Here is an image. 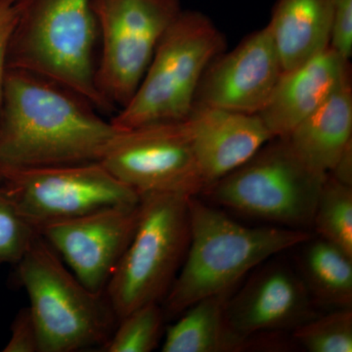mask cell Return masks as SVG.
Returning <instances> with one entry per match:
<instances>
[{
    "mask_svg": "<svg viewBox=\"0 0 352 352\" xmlns=\"http://www.w3.org/2000/svg\"><path fill=\"white\" fill-rule=\"evenodd\" d=\"M83 97L50 78L7 69L0 170L98 162L120 131Z\"/></svg>",
    "mask_w": 352,
    "mask_h": 352,
    "instance_id": "obj_1",
    "label": "cell"
},
{
    "mask_svg": "<svg viewBox=\"0 0 352 352\" xmlns=\"http://www.w3.org/2000/svg\"><path fill=\"white\" fill-rule=\"evenodd\" d=\"M189 214L188 250L166 296L170 315L208 296L228 295L250 271L311 238L302 229L242 226L197 196L190 197Z\"/></svg>",
    "mask_w": 352,
    "mask_h": 352,
    "instance_id": "obj_2",
    "label": "cell"
},
{
    "mask_svg": "<svg viewBox=\"0 0 352 352\" xmlns=\"http://www.w3.org/2000/svg\"><path fill=\"white\" fill-rule=\"evenodd\" d=\"M98 25L90 0H19L7 69L50 78L102 113H111L95 87Z\"/></svg>",
    "mask_w": 352,
    "mask_h": 352,
    "instance_id": "obj_3",
    "label": "cell"
},
{
    "mask_svg": "<svg viewBox=\"0 0 352 352\" xmlns=\"http://www.w3.org/2000/svg\"><path fill=\"white\" fill-rule=\"evenodd\" d=\"M226 47L223 34L210 18L182 10L157 44L135 94L111 122L131 129L186 120L206 69Z\"/></svg>",
    "mask_w": 352,
    "mask_h": 352,
    "instance_id": "obj_4",
    "label": "cell"
},
{
    "mask_svg": "<svg viewBox=\"0 0 352 352\" xmlns=\"http://www.w3.org/2000/svg\"><path fill=\"white\" fill-rule=\"evenodd\" d=\"M17 264L39 352H73L107 342L116 317L108 300L87 289L39 233Z\"/></svg>",
    "mask_w": 352,
    "mask_h": 352,
    "instance_id": "obj_5",
    "label": "cell"
},
{
    "mask_svg": "<svg viewBox=\"0 0 352 352\" xmlns=\"http://www.w3.org/2000/svg\"><path fill=\"white\" fill-rule=\"evenodd\" d=\"M189 199L175 193L141 196L135 231L106 286L120 320L170 291L188 250Z\"/></svg>",
    "mask_w": 352,
    "mask_h": 352,
    "instance_id": "obj_6",
    "label": "cell"
},
{
    "mask_svg": "<svg viewBox=\"0 0 352 352\" xmlns=\"http://www.w3.org/2000/svg\"><path fill=\"white\" fill-rule=\"evenodd\" d=\"M327 175L310 170L286 138H276L201 193L238 214L302 230L312 226Z\"/></svg>",
    "mask_w": 352,
    "mask_h": 352,
    "instance_id": "obj_7",
    "label": "cell"
},
{
    "mask_svg": "<svg viewBox=\"0 0 352 352\" xmlns=\"http://www.w3.org/2000/svg\"><path fill=\"white\" fill-rule=\"evenodd\" d=\"M101 36L95 87L110 112L132 98L157 44L182 9L179 0H90Z\"/></svg>",
    "mask_w": 352,
    "mask_h": 352,
    "instance_id": "obj_8",
    "label": "cell"
},
{
    "mask_svg": "<svg viewBox=\"0 0 352 352\" xmlns=\"http://www.w3.org/2000/svg\"><path fill=\"white\" fill-rule=\"evenodd\" d=\"M0 185L38 232L50 224L141 200L99 162L0 170Z\"/></svg>",
    "mask_w": 352,
    "mask_h": 352,
    "instance_id": "obj_9",
    "label": "cell"
},
{
    "mask_svg": "<svg viewBox=\"0 0 352 352\" xmlns=\"http://www.w3.org/2000/svg\"><path fill=\"white\" fill-rule=\"evenodd\" d=\"M98 162L140 197L205 188L185 120L120 129Z\"/></svg>",
    "mask_w": 352,
    "mask_h": 352,
    "instance_id": "obj_10",
    "label": "cell"
},
{
    "mask_svg": "<svg viewBox=\"0 0 352 352\" xmlns=\"http://www.w3.org/2000/svg\"><path fill=\"white\" fill-rule=\"evenodd\" d=\"M140 201L102 208L44 226L38 233L87 289L103 294L135 231Z\"/></svg>",
    "mask_w": 352,
    "mask_h": 352,
    "instance_id": "obj_11",
    "label": "cell"
},
{
    "mask_svg": "<svg viewBox=\"0 0 352 352\" xmlns=\"http://www.w3.org/2000/svg\"><path fill=\"white\" fill-rule=\"evenodd\" d=\"M282 74L279 53L266 25L208 65L194 107L258 113L270 100Z\"/></svg>",
    "mask_w": 352,
    "mask_h": 352,
    "instance_id": "obj_12",
    "label": "cell"
},
{
    "mask_svg": "<svg viewBox=\"0 0 352 352\" xmlns=\"http://www.w3.org/2000/svg\"><path fill=\"white\" fill-rule=\"evenodd\" d=\"M261 265L226 302L227 324L247 349L252 338L294 330L314 317V300L300 275L280 261Z\"/></svg>",
    "mask_w": 352,
    "mask_h": 352,
    "instance_id": "obj_13",
    "label": "cell"
},
{
    "mask_svg": "<svg viewBox=\"0 0 352 352\" xmlns=\"http://www.w3.org/2000/svg\"><path fill=\"white\" fill-rule=\"evenodd\" d=\"M185 124L205 188L237 170L273 138L258 113L195 106Z\"/></svg>",
    "mask_w": 352,
    "mask_h": 352,
    "instance_id": "obj_14",
    "label": "cell"
},
{
    "mask_svg": "<svg viewBox=\"0 0 352 352\" xmlns=\"http://www.w3.org/2000/svg\"><path fill=\"white\" fill-rule=\"evenodd\" d=\"M349 75V62L328 46L300 66L283 72L258 115L273 138H285L320 107Z\"/></svg>",
    "mask_w": 352,
    "mask_h": 352,
    "instance_id": "obj_15",
    "label": "cell"
},
{
    "mask_svg": "<svg viewBox=\"0 0 352 352\" xmlns=\"http://www.w3.org/2000/svg\"><path fill=\"white\" fill-rule=\"evenodd\" d=\"M285 138L310 170L323 175L332 173L344 152L352 145L351 75Z\"/></svg>",
    "mask_w": 352,
    "mask_h": 352,
    "instance_id": "obj_16",
    "label": "cell"
},
{
    "mask_svg": "<svg viewBox=\"0 0 352 352\" xmlns=\"http://www.w3.org/2000/svg\"><path fill=\"white\" fill-rule=\"evenodd\" d=\"M333 0H278L268 28L283 72L330 46Z\"/></svg>",
    "mask_w": 352,
    "mask_h": 352,
    "instance_id": "obj_17",
    "label": "cell"
},
{
    "mask_svg": "<svg viewBox=\"0 0 352 352\" xmlns=\"http://www.w3.org/2000/svg\"><path fill=\"white\" fill-rule=\"evenodd\" d=\"M228 295L208 296L192 305L166 332L163 352H233L247 349L227 324Z\"/></svg>",
    "mask_w": 352,
    "mask_h": 352,
    "instance_id": "obj_18",
    "label": "cell"
},
{
    "mask_svg": "<svg viewBox=\"0 0 352 352\" xmlns=\"http://www.w3.org/2000/svg\"><path fill=\"white\" fill-rule=\"evenodd\" d=\"M300 245V278L312 300L329 307H351L352 256L320 237Z\"/></svg>",
    "mask_w": 352,
    "mask_h": 352,
    "instance_id": "obj_19",
    "label": "cell"
},
{
    "mask_svg": "<svg viewBox=\"0 0 352 352\" xmlns=\"http://www.w3.org/2000/svg\"><path fill=\"white\" fill-rule=\"evenodd\" d=\"M312 226L322 239L352 256V186L328 175L317 201Z\"/></svg>",
    "mask_w": 352,
    "mask_h": 352,
    "instance_id": "obj_20",
    "label": "cell"
},
{
    "mask_svg": "<svg viewBox=\"0 0 352 352\" xmlns=\"http://www.w3.org/2000/svg\"><path fill=\"white\" fill-rule=\"evenodd\" d=\"M293 339L309 352H351V307L309 319L294 329Z\"/></svg>",
    "mask_w": 352,
    "mask_h": 352,
    "instance_id": "obj_21",
    "label": "cell"
},
{
    "mask_svg": "<svg viewBox=\"0 0 352 352\" xmlns=\"http://www.w3.org/2000/svg\"><path fill=\"white\" fill-rule=\"evenodd\" d=\"M159 302L147 303L120 319V325L105 344L108 352H150L159 344L163 326Z\"/></svg>",
    "mask_w": 352,
    "mask_h": 352,
    "instance_id": "obj_22",
    "label": "cell"
},
{
    "mask_svg": "<svg viewBox=\"0 0 352 352\" xmlns=\"http://www.w3.org/2000/svg\"><path fill=\"white\" fill-rule=\"evenodd\" d=\"M38 234L0 185V263H19Z\"/></svg>",
    "mask_w": 352,
    "mask_h": 352,
    "instance_id": "obj_23",
    "label": "cell"
},
{
    "mask_svg": "<svg viewBox=\"0 0 352 352\" xmlns=\"http://www.w3.org/2000/svg\"><path fill=\"white\" fill-rule=\"evenodd\" d=\"M330 46L344 61L352 56V0H333Z\"/></svg>",
    "mask_w": 352,
    "mask_h": 352,
    "instance_id": "obj_24",
    "label": "cell"
},
{
    "mask_svg": "<svg viewBox=\"0 0 352 352\" xmlns=\"http://www.w3.org/2000/svg\"><path fill=\"white\" fill-rule=\"evenodd\" d=\"M19 16V0H0V108L7 71V55Z\"/></svg>",
    "mask_w": 352,
    "mask_h": 352,
    "instance_id": "obj_25",
    "label": "cell"
},
{
    "mask_svg": "<svg viewBox=\"0 0 352 352\" xmlns=\"http://www.w3.org/2000/svg\"><path fill=\"white\" fill-rule=\"evenodd\" d=\"M4 352H39L38 336L30 308L21 310L12 324Z\"/></svg>",
    "mask_w": 352,
    "mask_h": 352,
    "instance_id": "obj_26",
    "label": "cell"
},
{
    "mask_svg": "<svg viewBox=\"0 0 352 352\" xmlns=\"http://www.w3.org/2000/svg\"><path fill=\"white\" fill-rule=\"evenodd\" d=\"M336 179L352 186V145L344 152L332 173H329Z\"/></svg>",
    "mask_w": 352,
    "mask_h": 352,
    "instance_id": "obj_27",
    "label": "cell"
}]
</instances>
